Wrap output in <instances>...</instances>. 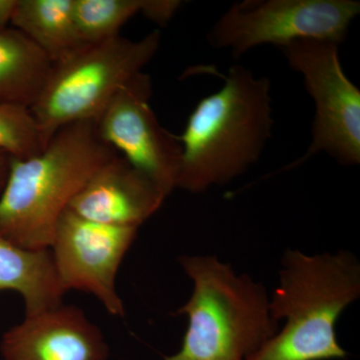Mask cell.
Returning <instances> with one entry per match:
<instances>
[{
	"label": "cell",
	"instance_id": "ac0fdd59",
	"mask_svg": "<svg viewBox=\"0 0 360 360\" xmlns=\"http://www.w3.org/2000/svg\"><path fill=\"white\" fill-rule=\"evenodd\" d=\"M16 4H18V0H0V30L8 27Z\"/></svg>",
	"mask_w": 360,
	"mask_h": 360
},
{
	"label": "cell",
	"instance_id": "5b68a950",
	"mask_svg": "<svg viewBox=\"0 0 360 360\" xmlns=\"http://www.w3.org/2000/svg\"><path fill=\"white\" fill-rule=\"evenodd\" d=\"M158 30L141 40L116 35L78 47L53 63L37 103L30 108L45 146L68 125L94 122L123 85L155 56Z\"/></svg>",
	"mask_w": 360,
	"mask_h": 360
},
{
	"label": "cell",
	"instance_id": "7a4b0ae2",
	"mask_svg": "<svg viewBox=\"0 0 360 360\" xmlns=\"http://www.w3.org/2000/svg\"><path fill=\"white\" fill-rule=\"evenodd\" d=\"M116 155L89 122L59 129L37 155L13 158L0 193V233L27 250L51 248L71 201Z\"/></svg>",
	"mask_w": 360,
	"mask_h": 360
},
{
	"label": "cell",
	"instance_id": "9a60e30c",
	"mask_svg": "<svg viewBox=\"0 0 360 360\" xmlns=\"http://www.w3.org/2000/svg\"><path fill=\"white\" fill-rule=\"evenodd\" d=\"M143 0H73L80 39L96 44L120 35L125 23L141 13Z\"/></svg>",
	"mask_w": 360,
	"mask_h": 360
},
{
	"label": "cell",
	"instance_id": "2e32d148",
	"mask_svg": "<svg viewBox=\"0 0 360 360\" xmlns=\"http://www.w3.org/2000/svg\"><path fill=\"white\" fill-rule=\"evenodd\" d=\"M44 148L30 108L0 105V149L14 158H27Z\"/></svg>",
	"mask_w": 360,
	"mask_h": 360
},
{
	"label": "cell",
	"instance_id": "e0dca14e",
	"mask_svg": "<svg viewBox=\"0 0 360 360\" xmlns=\"http://www.w3.org/2000/svg\"><path fill=\"white\" fill-rule=\"evenodd\" d=\"M179 0H143L141 13L160 26L167 25L181 6Z\"/></svg>",
	"mask_w": 360,
	"mask_h": 360
},
{
	"label": "cell",
	"instance_id": "30bf717a",
	"mask_svg": "<svg viewBox=\"0 0 360 360\" xmlns=\"http://www.w3.org/2000/svg\"><path fill=\"white\" fill-rule=\"evenodd\" d=\"M4 360H108L103 333L73 305H60L8 329L1 338Z\"/></svg>",
	"mask_w": 360,
	"mask_h": 360
},
{
	"label": "cell",
	"instance_id": "3957f363",
	"mask_svg": "<svg viewBox=\"0 0 360 360\" xmlns=\"http://www.w3.org/2000/svg\"><path fill=\"white\" fill-rule=\"evenodd\" d=\"M281 264L269 311L277 322L285 319V326L245 360L345 359L335 324L360 295L356 258L347 251L310 257L288 250Z\"/></svg>",
	"mask_w": 360,
	"mask_h": 360
},
{
	"label": "cell",
	"instance_id": "5bb4252c",
	"mask_svg": "<svg viewBox=\"0 0 360 360\" xmlns=\"http://www.w3.org/2000/svg\"><path fill=\"white\" fill-rule=\"evenodd\" d=\"M11 26L58 63L84 45L78 33L73 0H18Z\"/></svg>",
	"mask_w": 360,
	"mask_h": 360
},
{
	"label": "cell",
	"instance_id": "4fadbf2b",
	"mask_svg": "<svg viewBox=\"0 0 360 360\" xmlns=\"http://www.w3.org/2000/svg\"><path fill=\"white\" fill-rule=\"evenodd\" d=\"M52 65L49 56L13 26L0 30V105L30 110Z\"/></svg>",
	"mask_w": 360,
	"mask_h": 360
},
{
	"label": "cell",
	"instance_id": "d6986e66",
	"mask_svg": "<svg viewBox=\"0 0 360 360\" xmlns=\"http://www.w3.org/2000/svg\"><path fill=\"white\" fill-rule=\"evenodd\" d=\"M11 160H13V156L7 153L6 151L0 149V193L6 186Z\"/></svg>",
	"mask_w": 360,
	"mask_h": 360
},
{
	"label": "cell",
	"instance_id": "8fae6325",
	"mask_svg": "<svg viewBox=\"0 0 360 360\" xmlns=\"http://www.w3.org/2000/svg\"><path fill=\"white\" fill-rule=\"evenodd\" d=\"M165 198L153 180L118 155L92 175L68 210L92 221L139 229Z\"/></svg>",
	"mask_w": 360,
	"mask_h": 360
},
{
	"label": "cell",
	"instance_id": "277c9868",
	"mask_svg": "<svg viewBox=\"0 0 360 360\" xmlns=\"http://www.w3.org/2000/svg\"><path fill=\"white\" fill-rule=\"evenodd\" d=\"M179 262L193 292L175 314L187 315L188 326L179 352L165 360H245L278 333L262 284L215 257Z\"/></svg>",
	"mask_w": 360,
	"mask_h": 360
},
{
	"label": "cell",
	"instance_id": "52a82bcc",
	"mask_svg": "<svg viewBox=\"0 0 360 360\" xmlns=\"http://www.w3.org/2000/svg\"><path fill=\"white\" fill-rule=\"evenodd\" d=\"M338 46L305 39L279 49L291 70L302 75L315 104L311 144L307 153L283 170L300 167L322 151L341 165L360 163V90L345 75Z\"/></svg>",
	"mask_w": 360,
	"mask_h": 360
},
{
	"label": "cell",
	"instance_id": "9c48e42d",
	"mask_svg": "<svg viewBox=\"0 0 360 360\" xmlns=\"http://www.w3.org/2000/svg\"><path fill=\"white\" fill-rule=\"evenodd\" d=\"M137 231L136 227L92 221L68 208L59 219L51 246L65 290L94 295L108 314L124 316V305L116 290V274Z\"/></svg>",
	"mask_w": 360,
	"mask_h": 360
},
{
	"label": "cell",
	"instance_id": "7c38bea8",
	"mask_svg": "<svg viewBox=\"0 0 360 360\" xmlns=\"http://www.w3.org/2000/svg\"><path fill=\"white\" fill-rule=\"evenodd\" d=\"M0 290L22 296L25 315H37L63 305L66 291L54 266L51 248L27 250L0 233Z\"/></svg>",
	"mask_w": 360,
	"mask_h": 360
},
{
	"label": "cell",
	"instance_id": "ba28073f",
	"mask_svg": "<svg viewBox=\"0 0 360 360\" xmlns=\"http://www.w3.org/2000/svg\"><path fill=\"white\" fill-rule=\"evenodd\" d=\"M151 90L150 77L142 71L118 90L94 123L103 141L167 198L176 188L182 146L151 110Z\"/></svg>",
	"mask_w": 360,
	"mask_h": 360
},
{
	"label": "cell",
	"instance_id": "8992f818",
	"mask_svg": "<svg viewBox=\"0 0 360 360\" xmlns=\"http://www.w3.org/2000/svg\"><path fill=\"white\" fill-rule=\"evenodd\" d=\"M359 13L355 0H245L232 4L207 37L234 58L264 44L281 49L311 39L340 45Z\"/></svg>",
	"mask_w": 360,
	"mask_h": 360
},
{
	"label": "cell",
	"instance_id": "6da1fadb",
	"mask_svg": "<svg viewBox=\"0 0 360 360\" xmlns=\"http://www.w3.org/2000/svg\"><path fill=\"white\" fill-rule=\"evenodd\" d=\"M219 77V91L201 99L187 120L176 188L205 193L245 174L271 137L269 78L255 77L241 65Z\"/></svg>",
	"mask_w": 360,
	"mask_h": 360
}]
</instances>
